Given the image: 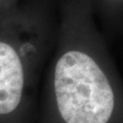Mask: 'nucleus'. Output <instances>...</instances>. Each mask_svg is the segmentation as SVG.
Masks as SVG:
<instances>
[{"instance_id":"1","label":"nucleus","mask_w":123,"mask_h":123,"mask_svg":"<svg viewBox=\"0 0 123 123\" xmlns=\"http://www.w3.org/2000/svg\"><path fill=\"white\" fill-rule=\"evenodd\" d=\"M39 52L38 21L28 6L0 17V123H28Z\"/></svg>"},{"instance_id":"2","label":"nucleus","mask_w":123,"mask_h":123,"mask_svg":"<svg viewBox=\"0 0 123 123\" xmlns=\"http://www.w3.org/2000/svg\"><path fill=\"white\" fill-rule=\"evenodd\" d=\"M53 97L64 123H107L114 108L109 80L88 54L67 49L53 71Z\"/></svg>"},{"instance_id":"3","label":"nucleus","mask_w":123,"mask_h":123,"mask_svg":"<svg viewBox=\"0 0 123 123\" xmlns=\"http://www.w3.org/2000/svg\"><path fill=\"white\" fill-rule=\"evenodd\" d=\"M24 5V0H0V17L7 15Z\"/></svg>"}]
</instances>
